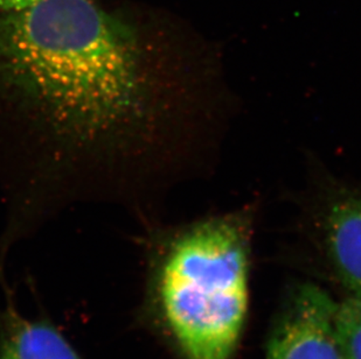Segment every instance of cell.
Listing matches in <instances>:
<instances>
[{
	"label": "cell",
	"mask_w": 361,
	"mask_h": 359,
	"mask_svg": "<svg viewBox=\"0 0 361 359\" xmlns=\"http://www.w3.org/2000/svg\"><path fill=\"white\" fill-rule=\"evenodd\" d=\"M303 220L338 280L361 298V189L321 172L303 202Z\"/></svg>",
	"instance_id": "3957f363"
},
{
	"label": "cell",
	"mask_w": 361,
	"mask_h": 359,
	"mask_svg": "<svg viewBox=\"0 0 361 359\" xmlns=\"http://www.w3.org/2000/svg\"><path fill=\"white\" fill-rule=\"evenodd\" d=\"M334 327L344 359H361V298L337 303Z\"/></svg>",
	"instance_id": "8992f818"
},
{
	"label": "cell",
	"mask_w": 361,
	"mask_h": 359,
	"mask_svg": "<svg viewBox=\"0 0 361 359\" xmlns=\"http://www.w3.org/2000/svg\"><path fill=\"white\" fill-rule=\"evenodd\" d=\"M256 207L186 224L165 243L158 296L171 334L188 359H231L249 303Z\"/></svg>",
	"instance_id": "7a4b0ae2"
},
{
	"label": "cell",
	"mask_w": 361,
	"mask_h": 359,
	"mask_svg": "<svg viewBox=\"0 0 361 359\" xmlns=\"http://www.w3.org/2000/svg\"><path fill=\"white\" fill-rule=\"evenodd\" d=\"M0 359L82 358L54 327L12 313L1 337Z\"/></svg>",
	"instance_id": "5b68a950"
},
{
	"label": "cell",
	"mask_w": 361,
	"mask_h": 359,
	"mask_svg": "<svg viewBox=\"0 0 361 359\" xmlns=\"http://www.w3.org/2000/svg\"><path fill=\"white\" fill-rule=\"evenodd\" d=\"M38 1L40 0H0V12L23 10Z\"/></svg>",
	"instance_id": "52a82bcc"
},
{
	"label": "cell",
	"mask_w": 361,
	"mask_h": 359,
	"mask_svg": "<svg viewBox=\"0 0 361 359\" xmlns=\"http://www.w3.org/2000/svg\"><path fill=\"white\" fill-rule=\"evenodd\" d=\"M336 309L322 288L300 286L274 325L267 359H344L334 327Z\"/></svg>",
	"instance_id": "277c9868"
},
{
	"label": "cell",
	"mask_w": 361,
	"mask_h": 359,
	"mask_svg": "<svg viewBox=\"0 0 361 359\" xmlns=\"http://www.w3.org/2000/svg\"><path fill=\"white\" fill-rule=\"evenodd\" d=\"M218 58L95 0L0 12V179L17 216L136 200L199 163L225 119Z\"/></svg>",
	"instance_id": "6da1fadb"
}]
</instances>
